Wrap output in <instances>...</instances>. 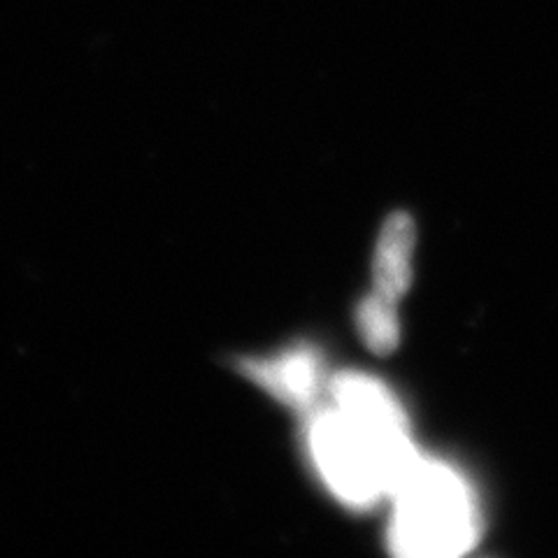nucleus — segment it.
Segmentation results:
<instances>
[{"instance_id": "f257e3e1", "label": "nucleus", "mask_w": 558, "mask_h": 558, "mask_svg": "<svg viewBox=\"0 0 558 558\" xmlns=\"http://www.w3.org/2000/svg\"><path fill=\"white\" fill-rule=\"evenodd\" d=\"M333 408L314 416L310 451L319 475L340 500L371 505L391 496L418 459L408 416L381 381L342 373L330 381Z\"/></svg>"}, {"instance_id": "f03ea898", "label": "nucleus", "mask_w": 558, "mask_h": 558, "mask_svg": "<svg viewBox=\"0 0 558 558\" xmlns=\"http://www.w3.org/2000/svg\"><path fill=\"white\" fill-rule=\"evenodd\" d=\"M391 496L396 554L451 558L477 543L482 529L477 500L463 477L445 463L416 459Z\"/></svg>"}, {"instance_id": "7ed1b4c3", "label": "nucleus", "mask_w": 558, "mask_h": 558, "mask_svg": "<svg viewBox=\"0 0 558 558\" xmlns=\"http://www.w3.org/2000/svg\"><path fill=\"white\" fill-rule=\"evenodd\" d=\"M240 371L293 408H310L322 391V359L310 347L287 349L275 359H244Z\"/></svg>"}, {"instance_id": "20e7f679", "label": "nucleus", "mask_w": 558, "mask_h": 558, "mask_svg": "<svg viewBox=\"0 0 558 558\" xmlns=\"http://www.w3.org/2000/svg\"><path fill=\"white\" fill-rule=\"evenodd\" d=\"M414 221L405 213H396L384 221L375 250V291L384 299L398 303L412 282V252H414Z\"/></svg>"}, {"instance_id": "39448f33", "label": "nucleus", "mask_w": 558, "mask_h": 558, "mask_svg": "<svg viewBox=\"0 0 558 558\" xmlns=\"http://www.w3.org/2000/svg\"><path fill=\"white\" fill-rule=\"evenodd\" d=\"M356 324L361 330L363 342L368 344L377 354H391L398 347L400 326H398V312L396 303L384 299L381 293H373L368 299L361 301L356 312Z\"/></svg>"}]
</instances>
